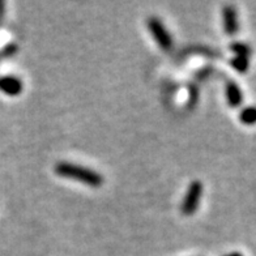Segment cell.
Returning <instances> with one entry per match:
<instances>
[{
  "instance_id": "cell-1",
  "label": "cell",
  "mask_w": 256,
  "mask_h": 256,
  "mask_svg": "<svg viewBox=\"0 0 256 256\" xmlns=\"http://www.w3.org/2000/svg\"><path fill=\"white\" fill-rule=\"evenodd\" d=\"M55 174L62 178L71 179V180H76L82 184L90 186V187H101L104 184V176L100 172H94L89 168L85 166L78 165V164H72V162H58L54 168Z\"/></svg>"
},
{
  "instance_id": "cell-11",
  "label": "cell",
  "mask_w": 256,
  "mask_h": 256,
  "mask_svg": "<svg viewBox=\"0 0 256 256\" xmlns=\"http://www.w3.org/2000/svg\"><path fill=\"white\" fill-rule=\"evenodd\" d=\"M226 256H242V255L238 252H232V254H229V255H226Z\"/></svg>"
},
{
  "instance_id": "cell-8",
  "label": "cell",
  "mask_w": 256,
  "mask_h": 256,
  "mask_svg": "<svg viewBox=\"0 0 256 256\" xmlns=\"http://www.w3.org/2000/svg\"><path fill=\"white\" fill-rule=\"evenodd\" d=\"M230 64H232V67L236 71L243 74V72H246L248 70V58L236 55V58H232V60H230Z\"/></svg>"
},
{
  "instance_id": "cell-6",
  "label": "cell",
  "mask_w": 256,
  "mask_h": 256,
  "mask_svg": "<svg viewBox=\"0 0 256 256\" xmlns=\"http://www.w3.org/2000/svg\"><path fill=\"white\" fill-rule=\"evenodd\" d=\"M226 98H228V102H229L230 108H236L242 104V90H240V86H238L234 81H229V82L226 84Z\"/></svg>"
},
{
  "instance_id": "cell-9",
  "label": "cell",
  "mask_w": 256,
  "mask_h": 256,
  "mask_svg": "<svg viewBox=\"0 0 256 256\" xmlns=\"http://www.w3.org/2000/svg\"><path fill=\"white\" fill-rule=\"evenodd\" d=\"M230 48H232V50L236 52V55H238V56H247V58H248L250 51H251L247 44H240V42H236V44H232V46H230Z\"/></svg>"
},
{
  "instance_id": "cell-7",
  "label": "cell",
  "mask_w": 256,
  "mask_h": 256,
  "mask_svg": "<svg viewBox=\"0 0 256 256\" xmlns=\"http://www.w3.org/2000/svg\"><path fill=\"white\" fill-rule=\"evenodd\" d=\"M240 120L242 122L243 124L246 126H252L256 123V108L254 106H250V108H243L240 112Z\"/></svg>"
},
{
  "instance_id": "cell-10",
  "label": "cell",
  "mask_w": 256,
  "mask_h": 256,
  "mask_svg": "<svg viewBox=\"0 0 256 256\" xmlns=\"http://www.w3.org/2000/svg\"><path fill=\"white\" fill-rule=\"evenodd\" d=\"M18 51V46L16 44H10L4 46L3 50L0 51V58H12Z\"/></svg>"
},
{
  "instance_id": "cell-2",
  "label": "cell",
  "mask_w": 256,
  "mask_h": 256,
  "mask_svg": "<svg viewBox=\"0 0 256 256\" xmlns=\"http://www.w3.org/2000/svg\"><path fill=\"white\" fill-rule=\"evenodd\" d=\"M202 196V183L200 180H194L190 183L187 192L183 198L180 212L184 216H192L198 212Z\"/></svg>"
},
{
  "instance_id": "cell-3",
  "label": "cell",
  "mask_w": 256,
  "mask_h": 256,
  "mask_svg": "<svg viewBox=\"0 0 256 256\" xmlns=\"http://www.w3.org/2000/svg\"><path fill=\"white\" fill-rule=\"evenodd\" d=\"M146 25H148L149 32H150L152 37L154 38L160 48L165 51L172 50V38L158 17H149L148 21H146Z\"/></svg>"
},
{
  "instance_id": "cell-4",
  "label": "cell",
  "mask_w": 256,
  "mask_h": 256,
  "mask_svg": "<svg viewBox=\"0 0 256 256\" xmlns=\"http://www.w3.org/2000/svg\"><path fill=\"white\" fill-rule=\"evenodd\" d=\"M222 20H224V29L225 33L230 37L236 36L240 30V22H238V14L236 10L232 6H226L222 10Z\"/></svg>"
},
{
  "instance_id": "cell-5",
  "label": "cell",
  "mask_w": 256,
  "mask_h": 256,
  "mask_svg": "<svg viewBox=\"0 0 256 256\" xmlns=\"http://www.w3.org/2000/svg\"><path fill=\"white\" fill-rule=\"evenodd\" d=\"M24 89L22 81L14 76H2L0 78V92L10 97H16L21 94Z\"/></svg>"
}]
</instances>
